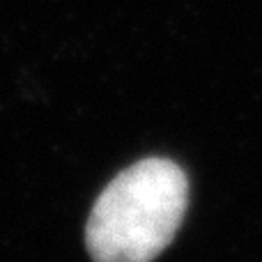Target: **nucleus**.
I'll return each mask as SVG.
<instances>
[{"instance_id": "1", "label": "nucleus", "mask_w": 262, "mask_h": 262, "mask_svg": "<svg viewBox=\"0 0 262 262\" xmlns=\"http://www.w3.org/2000/svg\"><path fill=\"white\" fill-rule=\"evenodd\" d=\"M189 180L170 159L149 157L122 170L97 198L85 226L97 262H147L175 239L186 214Z\"/></svg>"}]
</instances>
